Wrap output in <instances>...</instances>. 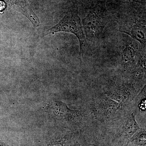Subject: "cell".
Returning a JSON list of instances; mask_svg holds the SVG:
<instances>
[{"mask_svg":"<svg viewBox=\"0 0 146 146\" xmlns=\"http://www.w3.org/2000/svg\"><path fill=\"white\" fill-rule=\"evenodd\" d=\"M59 32L70 33L76 35L79 42L81 54L86 40L78 8L75 7L68 11L58 23L47 31L46 35L54 34Z\"/></svg>","mask_w":146,"mask_h":146,"instance_id":"1","label":"cell"},{"mask_svg":"<svg viewBox=\"0 0 146 146\" xmlns=\"http://www.w3.org/2000/svg\"><path fill=\"white\" fill-rule=\"evenodd\" d=\"M108 21L105 9L97 5L90 10L82 23L85 34L93 37L101 34Z\"/></svg>","mask_w":146,"mask_h":146,"instance_id":"2","label":"cell"},{"mask_svg":"<svg viewBox=\"0 0 146 146\" xmlns=\"http://www.w3.org/2000/svg\"><path fill=\"white\" fill-rule=\"evenodd\" d=\"M127 26L120 28L121 32L127 33L143 46H146V31L145 21H136Z\"/></svg>","mask_w":146,"mask_h":146,"instance_id":"3","label":"cell"},{"mask_svg":"<svg viewBox=\"0 0 146 146\" xmlns=\"http://www.w3.org/2000/svg\"><path fill=\"white\" fill-rule=\"evenodd\" d=\"M52 107L53 113L55 116L64 118L68 121L76 122H79L83 116V113L81 111L70 109L61 102L54 103Z\"/></svg>","mask_w":146,"mask_h":146,"instance_id":"4","label":"cell"},{"mask_svg":"<svg viewBox=\"0 0 146 146\" xmlns=\"http://www.w3.org/2000/svg\"><path fill=\"white\" fill-rule=\"evenodd\" d=\"M9 5L13 9L22 13L30 20L34 27L40 25L39 18L30 6L27 0H6Z\"/></svg>","mask_w":146,"mask_h":146,"instance_id":"5","label":"cell"},{"mask_svg":"<svg viewBox=\"0 0 146 146\" xmlns=\"http://www.w3.org/2000/svg\"><path fill=\"white\" fill-rule=\"evenodd\" d=\"M119 107L117 102L108 98H104L98 102L97 111L102 116H109L114 114Z\"/></svg>","mask_w":146,"mask_h":146,"instance_id":"6","label":"cell"},{"mask_svg":"<svg viewBox=\"0 0 146 146\" xmlns=\"http://www.w3.org/2000/svg\"><path fill=\"white\" fill-rule=\"evenodd\" d=\"M140 129L135 119V116L132 114L128 116L123 122L120 128V132L122 136L130 138Z\"/></svg>","mask_w":146,"mask_h":146,"instance_id":"7","label":"cell"},{"mask_svg":"<svg viewBox=\"0 0 146 146\" xmlns=\"http://www.w3.org/2000/svg\"><path fill=\"white\" fill-rule=\"evenodd\" d=\"M109 96L112 99L120 103H125L129 99L130 94L127 89L124 88H117L110 91Z\"/></svg>","mask_w":146,"mask_h":146,"instance_id":"8","label":"cell"},{"mask_svg":"<svg viewBox=\"0 0 146 146\" xmlns=\"http://www.w3.org/2000/svg\"><path fill=\"white\" fill-rule=\"evenodd\" d=\"M136 56V50L133 47L127 46L123 50V60L125 65L131 64L135 60Z\"/></svg>","mask_w":146,"mask_h":146,"instance_id":"9","label":"cell"},{"mask_svg":"<svg viewBox=\"0 0 146 146\" xmlns=\"http://www.w3.org/2000/svg\"><path fill=\"white\" fill-rule=\"evenodd\" d=\"M131 141L138 145L145 146L146 131L144 129H139L131 136Z\"/></svg>","mask_w":146,"mask_h":146,"instance_id":"10","label":"cell"},{"mask_svg":"<svg viewBox=\"0 0 146 146\" xmlns=\"http://www.w3.org/2000/svg\"><path fill=\"white\" fill-rule=\"evenodd\" d=\"M64 143L62 141H56L49 145L48 146H64Z\"/></svg>","mask_w":146,"mask_h":146,"instance_id":"11","label":"cell"},{"mask_svg":"<svg viewBox=\"0 0 146 146\" xmlns=\"http://www.w3.org/2000/svg\"><path fill=\"white\" fill-rule=\"evenodd\" d=\"M131 1L134 2L141 4L143 5H145L146 4V0H131Z\"/></svg>","mask_w":146,"mask_h":146,"instance_id":"12","label":"cell"},{"mask_svg":"<svg viewBox=\"0 0 146 146\" xmlns=\"http://www.w3.org/2000/svg\"><path fill=\"white\" fill-rule=\"evenodd\" d=\"M0 146H8L6 145L5 144L3 143H2L0 141Z\"/></svg>","mask_w":146,"mask_h":146,"instance_id":"13","label":"cell"},{"mask_svg":"<svg viewBox=\"0 0 146 146\" xmlns=\"http://www.w3.org/2000/svg\"><path fill=\"white\" fill-rule=\"evenodd\" d=\"M74 146H80V145H79L78 143L75 144L74 145Z\"/></svg>","mask_w":146,"mask_h":146,"instance_id":"14","label":"cell"}]
</instances>
